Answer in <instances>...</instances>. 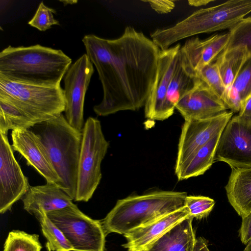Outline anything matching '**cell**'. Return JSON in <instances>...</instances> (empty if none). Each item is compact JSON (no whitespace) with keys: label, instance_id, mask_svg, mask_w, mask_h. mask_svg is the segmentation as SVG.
Here are the masks:
<instances>
[{"label":"cell","instance_id":"1","mask_svg":"<svg viewBox=\"0 0 251 251\" xmlns=\"http://www.w3.org/2000/svg\"><path fill=\"white\" fill-rule=\"evenodd\" d=\"M82 41L103 90L102 100L93 107L95 113L106 116L144 106L156 77L160 51L153 41L131 26L117 38L87 34Z\"/></svg>","mask_w":251,"mask_h":251},{"label":"cell","instance_id":"2","mask_svg":"<svg viewBox=\"0 0 251 251\" xmlns=\"http://www.w3.org/2000/svg\"><path fill=\"white\" fill-rule=\"evenodd\" d=\"M71 65V58L61 50L39 44L9 46L0 52V75L22 82L60 86Z\"/></svg>","mask_w":251,"mask_h":251},{"label":"cell","instance_id":"3","mask_svg":"<svg viewBox=\"0 0 251 251\" xmlns=\"http://www.w3.org/2000/svg\"><path fill=\"white\" fill-rule=\"evenodd\" d=\"M29 129L38 138L60 178V188L75 200L82 132L73 127L63 114Z\"/></svg>","mask_w":251,"mask_h":251},{"label":"cell","instance_id":"4","mask_svg":"<svg viewBox=\"0 0 251 251\" xmlns=\"http://www.w3.org/2000/svg\"><path fill=\"white\" fill-rule=\"evenodd\" d=\"M187 193L155 191L119 200L101 221L106 236L125 234L185 206Z\"/></svg>","mask_w":251,"mask_h":251},{"label":"cell","instance_id":"5","mask_svg":"<svg viewBox=\"0 0 251 251\" xmlns=\"http://www.w3.org/2000/svg\"><path fill=\"white\" fill-rule=\"evenodd\" d=\"M251 12V0H231L201 8L167 28H157L151 38L160 50L177 42L203 33L231 28Z\"/></svg>","mask_w":251,"mask_h":251},{"label":"cell","instance_id":"6","mask_svg":"<svg viewBox=\"0 0 251 251\" xmlns=\"http://www.w3.org/2000/svg\"><path fill=\"white\" fill-rule=\"evenodd\" d=\"M0 97L18 106L35 124L57 117L65 111L61 86L22 82L0 75Z\"/></svg>","mask_w":251,"mask_h":251},{"label":"cell","instance_id":"7","mask_svg":"<svg viewBox=\"0 0 251 251\" xmlns=\"http://www.w3.org/2000/svg\"><path fill=\"white\" fill-rule=\"evenodd\" d=\"M82 134L75 201L87 202L100 182L101 164L109 144L100 121L96 118L90 117L87 119Z\"/></svg>","mask_w":251,"mask_h":251},{"label":"cell","instance_id":"8","mask_svg":"<svg viewBox=\"0 0 251 251\" xmlns=\"http://www.w3.org/2000/svg\"><path fill=\"white\" fill-rule=\"evenodd\" d=\"M47 215L63 232L74 251H104L106 235L101 221L90 218L75 204Z\"/></svg>","mask_w":251,"mask_h":251},{"label":"cell","instance_id":"9","mask_svg":"<svg viewBox=\"0 0 251 251\" xmlns=\"http://www.w3.org/2000/svg\"><path fill=\"white\" fill-rule=\"evenodd\" d=\"M93 64L86 53L72 64L64 77L65 117L68 123L82 132L86 93L94 73Z\"/></svg>","mask_w":251,"mask_h":251},{"label":"cell","instance_id":"10","mask_svg":"<svg viewBox=\"0 0 251 251\" xmlns=\"http://www.w3.org/2000/svg\"><path fill=\"white\" fill-rule=\"evenodd\" d=\"M215 160L231 168L251 167V122L237 115L231 118L222 131Z\"/></svg>","mask_w":251,"mask_h":251},{"label":"cell","instance_id":"11","mask_svg":"<svg viewBox=\"0 0 251 251\" xmlns=\"http://www.w3.org/2000/svg\"><path fill=\"white\" fill-rule=\"evenodd\" d=\"M0 135V213L3 214L23 198L30 185L14 156L7 135Z\"/></svg>","mask_w":251,"mask_h":251},{"label":"cell","instance_id":"12","mask_svg":"<svg viewBox=\"0 0 251 251\" xmlns=\"http://www.w3.org/2000/svg\"><path fill=\"white\" fill-rule=\"evenodd\" d=\"M180 48L178 43L160 51L156 77L144 106L145 115L148 119L163 121L172 116L167 107V95Z\"/></svg>","mask_w":251,"mask_h":251},{"label":"cell","instance_id":"13","mask_svg":"<svg viewBox=\"0 0 251 251\" xmlns=\"http://www.w3.org/2000/svg\"><path fill=\"white\" fill-rule=\"evenodd\" d=\"M233 113L226 111L209 119L185 121L179 139L175 169L179 168L211 139L221 134Z\"/></svg>","mask_w":251,"mask_h":251},{"label":"cell","instance_id":"14","mask_svg":"<svg viewBox=\"0 0 251 251\" xmlns=\"http://www.w3.org/2000/svg\"><path fill=\"white\" fill-rule=\"evenodd\" d=\"M11 135L13 151L24 157L27 164L34 168L47 183L60 187L61 180L36 135L30 129L19 128L12 130Z\"/></svg>","mask_w":251,"mask_h":251},{"label":"cell","instance_id":"15","mask_svg":"<svg viewBox=\"0 0 251 251\" xmlns=\"http://www.w3.org/2000/svg\"><path fill=\"white\" fill-rule=\"evenodd\" d=\"M176 108L185 121L211 118L228 109L223 100L201 79L179 100Z\"/></svg>","mask_w":251,"mask_h":251},{"label":"cell","instance_id":"16","mask_svg":"<svg viewBox=\"0 0 251 251\" xmlns=\"http://www.w3.org/2000/svg\"><path fill=\"white\" fill-rule=\"evenodd\" d=\"M228 39V32L205 39L193 37L181 46L180 51L190 67L197 73L216 60L226 48Z\"/></svg>","mask_w":251,"mask_h":251},{"label":"cell","instance_id":"17","mask_svg":"<svg viewBox=\"0 0 251 251\" xmlns=\"http://www.w3.org/2000/svg\"><path fill=\"white\" fill-rule=\"evenodd\" d=\"M24 208L36 216L64 208L73 204L72 199L57 185L47 183L31 186L22 199Z\"/></svg>","mask_w":251,"mask_h":251},{"label":"cell","instance_id":"18","mask_svg":"<svg viewBox=\"0 0 251 251\" xmlns=\"http://www.w3.org/2000/svg\"><path fill=\"white\" fill-rule=\"evenodd\" d=\"M190 216L189 211L185 206L151 223L124 234L127 242L122 246L128 251H142L175 225Z\"/></svg>","mask_w":251,"mask_h":251},{"label":"cell","instance_id":"19","mask_svg":"<svg viewBox=\"0 0 251 251\" xmlns=\"http://www.w3.org/2000/svg\"><path fill=\"white\" fill-rule=\"evenodd\" d=\"M193 218L184 219L147 246L143 251H193L196 238Z\"/></svg>","mask_w":251,"mask_h":251},{"label":"cell","instance_id":"20","mask_svg":"<svg viewBox=\"0 0 251 251\" xmlns=\"http://www.w3.org/2000/svg\"><path fill=\"white\" fill-rule=\"evenodd\" d=\"M226 196L230 205L243 217L251 211V167L231 168L227 184Z\"/></svg>","mask_w":251,"mask_h":251},{"label":"cell","instance_id":"21","mask_svg":"<svg viewBox=\"0 0 251 251\" xmlns=\"http://www.w3.org/2000/svg\"><path fill=\"white\" fill-rule=\"evenodd\" d=\"M200 79L180 50L179 59L167 95V107L172 115L174 114L176 106L179 100L191 91Z\"/></svg>","mask_w":251,"mask_h":251},{"label":"cell","instance_id":"22","mask_svg":"<svg viewBox=\"0 0 251 251\" xmlns=\"http://www.w3.org/2000/svg\"><path fill=\"white\" fill-rule=\"evenodd\" d=\"M221 134H219L199 149L179 168L175 169V174L178 180L187 179L203 175L212 166L218 142Z\"/></svg>","mask_w":251,"mask_h":251},{"label":"cell","instance_id":"23","mask_svg":"<svg viewBox=\"0 0 251 251\" xmlns=\"http://www.w3.org/2000/svg\"><path fill=\"white\" fill-rule=\"evenodd\" d=\"M249 57L245 49L238 48L223 51L215 60L227 93Z\"/></svg>","mask_w":251,"mask_h":251},{"label":"cell","instance_id":"24","mask_svg":"<svg viewBox=\"0 0 251 251\" xmlns=\"http://www.w3.org/2000/svg\"><path fill=\"white\" fill-rule=\"evenodd\" d=\"M251 94V56L242 67L227 93L225 104L232 112H239Z\"/></svg>","mask_w":251,"mask_h":251},{"label":"cell","instance_id":"25","mask_svg":"<svg viewBox=\"0 0 251 251\" xmlns=\"http://www.w3.org/2000/svg\"><path fill=\"white\" fill-rule=\"evenodd\" d=\"M35 124L20 108L0 97V133L7 135L9 130L29 129Z\"/></svg>","mask_w":251,"mask_h":251},{"label":"cell","instance_id":"26","mask_svg":"<svg viewBox=\"0 0 251 251\" xmlns=\"http://www.w3.org/2000/svg\"><path fill=\"white\" fill-rule=\"evenodd\" d=\"M35 216L38 220L42 233L47 239L46 247L48 251H74L70 242L46 212H40Z\"/></svg>","mask_w":251,"mask_h":251},{"label":"cell","instance_id":"27","mask_svg":"<svg viewBox=\"0 0 251 251\" xmlns=\"http://www.w3.org/2000/svg\"><path fill=\"white\" fill-rule=\"evenodd\" d=\"M228 43L223 51L243 48L251 56V17H245L229 30Z\"/></svg>","mask_w":251,"mask_h":251},{"label":"cell","instance_id":"28","mask_svg":"<svg viewBox=\"0 0 251 251\" xmlns=\"http://www.w3.org/2000/svg\"><path fill=\"white\" fill-rule=\"evenodd\" d=\"M41 249L37 234L16 230L9 233L3 251H41Z\"/></svg>","mask_w":251,"mask_h":251},{"label":"cell","instance_id":"29","mask_svg":"<svg viewBox=\"0 0 251 251\" xmlns=\"http://www.w3.org/2000/svg\"><path fill=\"white\" fill-rule=\"evenodd\" d=\"M197 74L198 77L204 82L225 104L227 90L221 78L215 61L206 65Z\"/></svg>","mask_w":251,"mask_h":251},{"label":"cell","instance_id":"30","mask_svg":"<svg viewBox=\"0 0 251 251\" xmlns=\"http://www.w3.org/2000/svg\"><path fill=\"white\" fill-rule=\"evenodd\" d=\"M215 204L213 199L202 196H187L185 200V206L188 208L190 216L197 219L207 217Z\"/></svg>","mask_w":251,"mask_h":251},{"label":"cell","instance_id":"31","mask_svg":"<svg viewBox=\"0 0 251 251\" xmlns=\"http://www.w3.org/2000/svg\"><path fill=\"white\" fill-rule=\"evenodd\" d=\"M55 10L47 6L43 1L41 2L32 18L28 24L40 31H45L53 25H59V22L53 17Z\"/></svg>","mask_w":251,"mask_h":251},{"label":"cell","instance_id":"32","mask_svg":"<svg viewBox=\"0 0 251 251\" xmlns=\"http://www.w3.org/2000/svg\"><path fill=\"white\" fill-rule=\"evenodd\" d=\"M242 218L239 235L241 242L247 244L251 240V211Z\"/></svg>","mask_w":251,"mask_h":251},{"label":"cell","instance_id":"33","mask_svg":"<svg viewBox=\"0 0 251 251\" xmlns=\"http://www.w3.org/2000/svg\"><path fill=\"white\" fill-rule=\"evenodd\" d=\"M148 2L152 9L160 14L170 12L175 7V2L173 0H148Z\"/></svg>","mask_w":251,"mask_h":251},{"label":"cell","instance_id":"34","mask_svg":"<svg viewBox=\"0 0 251 251\" xmlns=\"http://www.w3.org/2000/svg\"><path fill=\"white\" fill-rule=\"evenodd\" d=\"M238 115L242 118L251 122V96L246 100Z\"/></svg>","mask_w":251,"mask_h":251},{"label":"cell","instance_id":"35","mask_svg":"<svg viewBox=\"0 0 251 251\" xmlns=\"http://www.w3.org/2000/svg\"><path fill=\"white\" fill-rule=\"evenodd\" d=\"M193 251H210L207 240L201 237L196 239Z\"/></svg>","mask_w":251,"mask_h":251},{"label":"cell","instance_id":"36","mask_svg":"<svg viewBox=\"0 0 251 251\" xmlns=\"http://www.w3.org/2000/svg\"><path fill=\"white\" fill-rule=\"evenodd\" d=\"M213 0H188V2L189 5L194 6H201L205 5L208 3L212 2Z\"/></svg>","mask_w":251,"mask_h":251},{"label":"cell","instance_id":"37","mask_svg":"<svg viewBox=\"0 0 251 251\" xmlns=\"http://www.w3.org/2000/svg\"><path fill=\"white\" fill-rule=\"evenodd\" d=\"M60 1L63 2L64 3V5H65L66 4H74L77 2V0H60Z\"/></svg>","mask_w":251,"mask_h":251},{"label":"cell","instance_id":"38","mask_svg":"<svg viewBox=\"0 0 251 251\" xmlns=\"http://www.w3.org/2000/svg\"><path fill=\"white\" fill-rule=\"evenodd\" d=\"M247 244L243 251H251V240Z\"/></svg>","mask_w":251,"mask_h":251},{"label":"cell","instance_id":"39","mask_svg":"<svg viewBox=\"0 0 251 251\" xmlns=\"http://www.w3.org/2000/svg\"></svg>","mask_w":251,"mask_h":251},{"label":"cell","instance_id":"40","mask_svg":"<svg viewBox=\"0 0 251 251\" xmlns=\"http://www.w3.org/2000/svg\"><path fill=\"white\" fill-rule=\"evenodd\" d=\"M250 96H251V95H250Z\"/></svg>","mask_w":251,"mask_h":251}]
</instances>
